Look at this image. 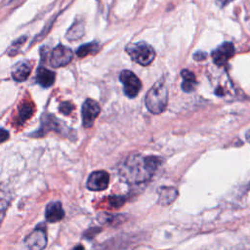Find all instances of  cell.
<instances>
[{"mask_svg":"<svg viewBox=\"0 0 250 250\" xmlns=\"http://www.w3.org/2000/svg\"><path fill=\"white\" fill-rule=\"evenodd\" d=\"M84 34V21H75L72 25L66 31L65 37L68 40H77L81 38Z\"/></svg>","mask_w":250,"mask_h":250,"instance_id":"cell-15","label":"cell"},{"mask_svg":"<svg viewBox=\"0 0 250 250\" xmlns=\"http://www.w3.org/2000/svg\"><path fill=\"white\" fill-rule=\"evenodd\" d=\"M28 250H43L47 245V235L43 225L33 229L23 240Z\"/></svg>","mask_w":250,"mask_h":250,"instance_id":"cell-5","label":"cell"},{"mask_svg":"<svg viewBox=\"0 0 250 250\" xmlns=\"http://www.w3.org/2000/svg\"><path fill=\"white\" fill-rule=\"evenodd\" d=\"M231 1H233V0H216V3H217V5L219 6V7H225V6H227L229 2H231Z\"/></svg>","mask_w":250,"mask_h":250,"instance_id":"cell-22","label":"cell"},{"mask_svg":"<svg viewBox=\"0 0 250 250\" xmlns=\"http://www.w3.org/2000/svg\"><path fill=\"white\" fill-rule=\"evenodd\" d=\"M206 56H207V55H206L205 53L199 51V52H197V53H195V54L193 55V58H194V60H196V61H202V60H205Z\"/></svg>","mask_w":250,"mask_h":250,"instance_id":"cell-21","label":"cell"},{"mask_svg":"<svg viewBox=\"0 0 250 250\" xmlns=\"http://www.w3.org/2000/svg\"><path fill=\"white\" fill-rule=\"evenodd\" d=\"M245 136H246V140H247V142L250 144V130L246 132V135H245Z\"/></svg>","mask_w":250,"mask_h":250,"instance_id":"cell-25","label":"cell"},{"mask_svg":"<svg viewBox=\"0 0 250 250\" xmlns=\"http://www.w3.org/2000/svg\"><path fill=\"white\" fill-rule=\"evenodd\" d=\"M55 73L43 66H40L36 72V80L43 87H50L55 82Z\"/></svg>","mask_w":250,"mask_h":250,"instance_id":"cell-13","label":"cell"},{"mask_svg":"<svg viewBox=\"0 0 250 250\" xmlns=\"http://www.w3.org/2000/svg\"><path fill=\"white\" fill-rule=\"evenodd\" d=\"M31 72V64L28 62H18L13 70H12V77L17 82H22L27 79Z\"/></svg>","mask_w":250,"mask_h":250,"instance_id":"cell-11","label":"cell"},{"mask_svg":"<svg viewBox=\"0 0 250 250\" xmlns=\"http://www.w3.org/2000/svg\"><path fill=\"white\" fill-rule=\"evenodd\" d=\"M109 184V175L104 170L94 171L88 177L86 186L90 190L100 191L104 190L108 187Z\"/></svg>","mask_w":250,"mask_h":250,"instance_id":"cell-8","label":"cell"},{"mask_svg":"<svg viewBox=\"0 0 250 250\" xmlns=\"http://www.w3.org/2000/svg\"><path fill=\"white\" fill-rule=\"evenodd\" d=\"M146 108L153 114H159L165 110L168 103V89L164 79L155 82L146 95Z\"/></svg>","mask_w":250,"mask_h":250,"instance_id":"cell-2","label":"cell"},{"mask_svg":"<svg viewBox=\"0 0 250 250\" xmlns=\"http://www.w3.org/2000/svg\"><path fill=\"white\" fill-rule=\"evenodd\" d=\"M13 1H15V0H7L8 3H11V2H13Z\"/></svg>","mask_w":250,"mask_h":250,"instance_id":"cell-26","label":"cell"},{"mask_svg":"<svg viewBox=\"0 0 250 250\" xmlns=\"http://www.w3.org/2000/svg\"><path fill=\"white\" fill-rule=\"evenodd\" d=\"M101 230V229H96V228H92V229H90L89 230H87L86 232H85V237H87V238H92V237H94L95 235H96V233L97 232H99Z\"/></svg>","mask_w":250,"mask_h":250,"instance_id":"cell-20","label":"cell"},{"mask_svg":"<svg viewBox=\"0 0 250 250\" xmlns=\"http://www.w3.org/2000/svg\"><path fill=\"white\" fill-rule=\"evenodd\" d=\"M234 55V46L230 42H225L218 46L212 52V59L215 64L218 66L225 65L229 60Z\"/></svg>","mask_w":250,"mask_h":250,"instance_id":"cell-9","label":"cell"},{"mask_svg":"<svg viewBox=\"0 0 250 250\" xmlns=\"http://www.w3.org/2000/svg\"><path fill=\"white\" fill-rule=\"evenodd\" d=\"M161 158L150 155L145 156L140 153L130 154L119 165L120 179L130 185H139L151 179L160 166Z\"/></svg>","mask_w":250,"mask_h":250,"instance_id":"cell-1","label":"cell"},{"mask_svg":"<svg viewBox=\"0 0 250 250\" xmlns=\"http://www.w3.org/2000/svg\"><path fill=\"white\" fill-rule=\"evenodd\" d=\"M130 58L141 65H148L155 58L153 48L146 42L130 43L125 48Z\"/></svg>","mask_w":250,"mask_h":250,"instance_id":"cell-3","label":"cell"},{"mask_svg":"<svg viewBox=\"0 0 250 250\" xmlns=\"http://www.w3.org/2000/svg\"><path fill=\"white\" fill-rule=\"evenodd\" d=\"M98 50H99V44L97 42H90L80 46L76 51V55L79 58H83L88 55L96 53Z\"/></svg>","mask_w":250,"mask_h":250,"instance_id":"cell-16","label":"cell"},{"mask_svg":"<svg viewBox=\"0 0 250 250\" xmlns=\"http://www.w3.org/2000/svg\"><path fill=\"white\" fill-rule=\"evenodd\" d=\"M64 216V211L62 205L60 201L50 202L46 206L45 210V218L50 223H55L61 221Z\"/></svg>","mask_w":250,"mask_h":250,"instance_id":"cell-10","label":"cell"},{"mask_svg":"<svg viewBox=\"0 0 250 250\" xmlns=\"http://www.w3.org/2000/svg\"><path fill=\"white\" fill-rule=\"evenodd\" d=\"M181 76H182V79H183L182 85H181L183 91L187 92V93L192 92L195 89V86H196L195 75L190 70L184 69L181 72Z\"/></svg>","mask_w":250,"mask_h":250,"instance_id":"cell-14","label":"cell"},{"mask_svg":"<svg viewBox=\"0 0 250 250\" xmlns=\"http://www.w3.org/2000/svg\"><path fill=\"white\" fill-rule=\"evenodd\" d=\"M100 105L99 104L92 100V99H87L83 104H82V123L85 128H90L93 126L95 119L98 117L100 113Z\"/></svg>","mask_w":250,"mask_h":250,"instance_id":"cell-7","label":"cell"},{"mask_svg":"<svg viewBox=\"0 0 250 250\" xmlns=\"http://www.w3.org/2000/svg\"><path fill=\"white\" fill-rule=\"evenodd\" d=\"M59 109H60V111L62 113H63L65 115H68L74 109V105L71 103H69V102H63V103H62L60 104Z\"/></svg>","mask_w":250,"mask_h":250,"instance_id":"cell-18","label":"cell"},{"mask_svg":"<svg viewBox=\"0 0 250 250\" xmlns=\"http://www.w3.org/2000/svg\"><path fill=\"white\" fill-rule=\"evenodd\" d=\"M9 137V133L4 129H1V142H5Z\"/></svg>","mask_w":250,"mask_h":250,"instance_id":"cell-23","label":"cell"},{"mask_svg":"<svg viewBox=\"0 0 250 250\" xmlns=\"http://www.w3.org/2000/svg\"><path fill=\"white\" fill-rule=\"evenodd\" d=\"M19 113H20V118H21V121H25V120L28 119V118L32 115V113H33V106H32V104H22V105L21 106V108H20Z\"/></svg>","mask_w":250,"mask_h":250,"instance_id":"cell-17","label":"cell"},{"mask_svg":"<svg viewBox=\"0 0 250 250\" xmlns=\"http://www.w3.org/2000/svg\"><path fill=\"white\" fill-rule=\"evenodd\" d=\"M119 79L123 85L124 93L127 97L135 98L139 94L142 88V83L134 72L130 70H122L119 75Z\"/></svg>","mask_w":250,"mask_h":250,"instance_id":"cell-4","label":"cell"},{"mask_svg":"<svg viewBox=\"0 0 250 250\" xmlns=\"http://www.w3.org/2000/svg\"><path fill=\"white\" fill-rule=\"evenodd\" d=\"M178 197V190L173 187H161L158 189L157 203L160 205H169Z\"/></svg>","mask_w":250,"mask_h":250,"instance_id":"cell-12","label":"cell"},{"mask_svg":"<svg viewBox=\"0 0 250 250\" xmlns=\"http://www.w3.org/2000/svg\"><path fill=\"white\" fill-rule=\"evenodd\" d=\"M125 201V197L123 196H111L109 198V204L113 207H120Z\"/></svg>","mask_w":250,"mask_h":250,"instance_id":"cell-19","label":"cell"},{"mask_svg":"<svg viewBox=\"0 0 250 250\" xmlns=\"http://www.w3.org/2000/svg\"><path fill=\"white\" fill-rule=\"evenodd\" d=\"M72 250H84V247L82 245H76L74 248H72Z\"/></svg>","mask_w":250,"mask_h":250,"instance_id":"cell-24","label":"cell"},{"mask_svg":"<svg viewBox=\"0 0 250 250\" xmlns=\"http://www.w3.org/2000/svg\"><path fill=\"white\" fill-rule=\"evenodd\" d=\"M73 58V53L70 48L58 45L51 53L50 63L54 67H62L68 64Z\"/></svg>","mask_w":250,"mask_h":250,"instance_id":"cell-6","label":"cell"}]
</instances>
